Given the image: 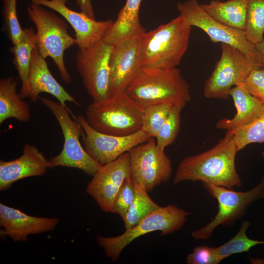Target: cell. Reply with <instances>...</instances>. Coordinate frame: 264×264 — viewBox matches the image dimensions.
I'll list each match as a JSON object with an SVG mask.
<instances>
[{"label": "cell", "instance_id": "obj_1", "mask_svg": "<svg viewBox=\"0 0 264 264\" xmlns=\"http://www.w3.org/2000/svg\"><path fill=\"white\" fill-rule=\"evenodd\" d=\"M238 152L234 135L225 134L210 149L183 158L177 168L174 184L201 181L228 189L241 186L235 166Z\"/></svg>", "mask_w": 264, "mask_h": 264}, {"label": "cell", "instance_id": "obj_2", "mask_svg": "<svg viewBox=\"0 0 264 264\" xmlns=\"http://www.w3.org/2000/svg\"><path fill=\"white\" fill-rule=\"evenodd\" d=\"M125 91L143 109L161 104L184 108L191 100L189 85L176 67H141Z\"/></svg>", "mask_w": 264, "mask_h": 264}, {"label": "cell", "instance_id": "obj_3", "mask_svg": "<svg viewBox=\"0 0 264 264\" xmlns=\"http://www.w3.org/2000/svg\"><path fill=\"white\" fill-rule=\"evenodd\" d=\"M192 26L181 15L139 37L141 67H176L186 52Z\"/></svg>", "mask_w": 264, "mask_h": 264}, {"label": "cell", "instance_id": "obj_4", "mask_svg": "<svg viewBox=\"0 0 264 264\" xmlns=\"http://www.w3.org/2000/svg\"><path fill=\"white\" fill-rule=\"evenodd\" d=\"M143 109L125 90L92 102L86 110V119L94 130L106 134L127 136L141 129Z\"/></svg>", "mask_w": 264, "mask_h": 264}, {"label": "cell", "instance_id": "obj_5", "mask_svg": "<svg viewBox=\"0 0 264 264\" xmlns=\"http://www.w3.org/2000/svg\"><path fill=\"white\" fill-rule=\"evenodd\" d=\"M29 19L34 24L36 46L44 58L50 57L55 64L62 80L72 82L64 62V53L75 44L68 33L67 25L59 16L44 6L32 3L26 9Z\"/></svg>", "mask_w": 264, "mask_h": 264}, {"label": "cell", "instance_id": "obj_6", "mask_svg": "<svg viewBox=\"0 0 264 264\" xmlns=\"http://www.w3.org/2000/svg\"><path fill=\"white\" fill-rule=\"evenodd\" d=\"M43 103L53 114L62 130L64 137L63 149L57 155L49 160L50 168L57 166L78 169L93 176L102 166L86 152L80 142L84 130L76 120L71 118L72 113L68 108L59 101L40 97Z\"/></svg>", "mask_w": 264, "mask_h": 264}, {"label": "cell", "instance_id": "obj_7", "mask_svg": "<svg viewBox=\"0 0 264 264\" xmlns=\"http://www.w3.org/2000/svg\"><path fill=\"white\" fill-rule=\"evenodd\" d=\"M190 214L175 205L170 204L160 207L121 235L114 237L97 236L96 239L107 257L115 262L123 249L138 237L156 231H161V235L174 233L182 227Z\"/></svg>", "mask_w": 264, "mask_h": 264}, {"label": "cell", "instance_id": "obj_8", "mask_svg": "<svg viewBox=\"0 0 264 264\" xmlns=\"http://www.w3.org/2000/svg\"><path fill=\"white\" fill-rule=\"evenodd\" d=\"M220 47V58L204 85L203 94L207 98L228 99L233 86L244 85L250 72L261 67L238 48L225 44Z\"/></svg>", "mask_w": 264, "mask_h": 264}, {"label": "cell", "instance_id": "obj_9", "mask_svg": "<svg viewBox=\"0 0 264 264\" xmlns=\"http://www.w3.org/2000/svg\"><path fill=\"white\" fill-rule=\"evenodd\" d=\"M204 188L215 198L218 210L213 219L204 226L192 232L195 240L210 239L219 225L230 226L242 218L250 204L264 198V176L256 186L245 192H237L224 187L202 183Z\"/></svg>", "mask_w": 264, "mask_h": 264}, {"label": "cell", "instance_id": "obj_10", "mask_svg": "<svg viewBox=\"0 0 264 264\" xmlns=\"http://www.w3.org/2000/svg\"><path fill=\"white\" fill-rule=\"evenodd\" d=\"M131 176L147 192L168 181L172 176V162L164 149L159 147L154 137L129 151Z\"/></svg>", "mask_w": 264, "mask_h": 264}, {"label": "cell", "instance_id": "obj_11", "mask_svg": "<svg viewBox=\"0 0 264 264\" xmlns=\"http://www.w3.org/2000/svg\"><path fill=\"white\" fill-rule=\"evenodd\" d=\"M114 47L101 40L76 54V69L92 102L109 97L110 60Z\"/></svg>", "mask_w": 264, "mask_h": 264}, {"label": "cell", "instance_id": "obj_12", "mask_svg": "<svg viewBox=\"0 0 264 264\" xmlns=\"http://www.w3.org/2000/svg\"><path fill=\"white\" fill-rule=\"evenodd\" d=\"M176 6L180 14L190 25L203 30L212 42L232 45L259 63L255 45L246 39L243 30L232 28L217 21L203 9L197 0L178 2Z\"/></svg>", "mask_w": 264, "mask_h": 264}, {"label": "cell", "instance_id": "obj_13", "mask_svg": "<svg viewBox=\"0 0 264 264\" xmlns=\"http://www.w3.org/2000/svg\"><path fill=\"white\" fill-rule=\"evenodd\" d=\"M76 119L84 130L82 138L84 149L102 165L115 160L132 148L152 138L141 130L127 136L102 133L92 129L83 115H79Z\"/></svg>", "mask_w": 264, "mask_h": 264}, {"label": "cell", "instance_id": "obj_14", "mask_svg": "<svg viewBox=\"0 0 264 264\" xmlns=\"http://www.w3.org/2000/svg\"><path fill=\"white\" fill-rule=\"evenodd\" d=\"M87 192L105 212H111L114 199L125 179L131 176L129 152L99 168L92 176Z\"/></svg>", "mask_w": 264, "mask_h": 264}, {"label": "cell", "instance_id": "obj_15", "mask_svg": "<svg viewBox=\"0 0 264 264\" xmlns=\"http://www.w3.org/2000/svg\"><path fill=\"white\" fill-rule=\"evenodd\" d=\"M32 3L46 7L59 14L75 32V44L79 49L88 48L102 40L113 23L111 20L96 21L82 12L66 6L67 0H31Z\"/></svg>", "mask_w": 264, "mask_h": 264}, {"label": "cell", "instance_id": "obj_16", "mask_svg": "<svg viewBox=\"0 0 264 264\" xmlns=\"http://www.w3.org/2000/svg\"><path fill=\"white\" fill-rule=\"evenodd\" d=\"M139 37L115 45L110 60L109 96L125 89L141 67Z\"/></svg>", "mask_w": 264, "mask_h": 264}, {"label": "cell", "instance_id": "obj_17", "mask_svg": "<svg viewBox=\"0 0 264 264\" xmlns=\"http://www.w3.org/2000/svg\"><path fill=\"white\" fill-rule=\"evenodd\" d=\"M50 168L49 160L33 145L25 144L19 158L0 161V190H5L20 179L44 175Z\"/></svg>", "mask_w": 264, "mask_h": 264}, {"label": "cell", "instance_id": "obj_18", "mask_svg": "<svg viewBox=\"0 0 264 264\" xmlns=\"http://www.w3.org/2000/svg\"><path fill=\"white\" fill-rule=\"evenodd\" d=\"M42 93L51 94L66 108L67 102L81 106L52 75L45 59L40 54L36 46L32 52L27 81V98H29L31 102H35L40 98V94Z\"/></svg>", "mask_w": 264, "mask_h": 264}, {"label": "cell", "instance_id": "obj_19", "mask_svg": "<svg viewBox=\"0 0 264 264\" xmlns=\"http://www.w3.org/2000/svg\"><path fill=\"white\" fill-rule=\"evenodd\" d=\"M58 222V218L32 216L0 203V225L4 233L15 242H24L29 235L52 231Z\"/></svg>", "mask_w": 264, "mask_h": 264}, {"label": "cell", "instance_id": "obj_20", "mask_svg": "<svg viewBox=\"0 0 264 264\" xmlns=\"http://www.w3.org/2000/svg\"><path fill=\"white\" fill-rule=\"evenodd\" d=\"M237 113L231 118L219 120L216 127L226 131L225 134L234 135L256 120L264 110V104L247 90L244 85L235 86L229 92Z\"/></svg>", "mask_w": 264, "mask_h": 264}, {"label": "cell", "instance_id": "obj_21", "mask_svg": "<svg viewBox=\"0 0 264 264\" xmlns=\"http://www.w3.org/2000/svg\"><path fill=\"white\" fill-rule=\"evenodd\" d=\"M142 0H127L117 18L104 35L102 41L116 45L129 38L140 36L146 32L139 20Z\"/></svg>", "mask_w": 264, "mask_h": 264}, {"label": "cell", "instance_id": "obj_22", "mask_svg": "<svg viewBox=\"0 0 264 264\" xmlns=\"http://www.w3.org/2000/svg\"><path fill=\"white\" fill-rule=\"evenodd\" d=\"M31 118L29 104L17 92L16 79L13 76L0 81V124L9 118L22 122H28Z\"/></svg>", "mask_w": 264, "mask_h": 264}, {"label": "cell", "instance_id": "obj_23", "mask_svg": "<svg viewBox=\"0 0 264 264\" xmlns=\"http://www.w3.org/2000/svg\"><path fill=\"white\" fill-rule=\"evenodd\" d=\"M36 46L35 32L32 27L23 29L19 42L11 47L13 64L18 72L22 85L19 93L22 99L27 98V85L32 52Z\"/></svg>", "mask_w": 264, "mask_h": 264}, {"label": "cell", "instance_id": "obj_24", "mask_svg": "<svg viewBox=\"0 0 264 264\" xmlns=\"http://www.w3.org/2000/svg\"><path fill=\"white\" fill-rule=\"evenodd\" d=\"M248 0H213L201 4L203 9L220 22L232 28L244 30Z\"/></svg>", "mask_w": 264, "mask_h": 264}, {"label": "cell", "instance_id": "obj_25", "mask_svg": "<svg viewBox=\"0 0 264 264\" xmlns=\"http://www.w3.org/2000/svg\"><path fill=\"white\" fill-rule=\"evenodd\" d=\"M134 183L135 197L123 221L125 230L132 228L145 217L161 207L150 198L145 190Z\"/></svg>", "mask_w": 264, "mask_h": 264}, {"label": "cell", "instance_id": "obj_26", "mask_svg": "<svg viewBox=\"0 0 264 264\" xmlns=\"http://www.w3.org/2000/svg\"><path fill=\"white\" fill-rule=\"evenodd\" d=\"M244 32L246 39L256 45L264 40V0H248Z\"/></svg>", "mask_w": 264, "mask_h": 264}, {"label": "cell", "instance_id": "obj_27", "mask_svg": "<svg viewBox=\"0 0 264 264\" xmlns=\"http://www.w3.org/2000/svg\"><path fill=\"white\" fill-rule=\"evenodd\" d=\"M250 225L248 221H244L236 234L224 244L216 247L217 256L220 263L232 254L247 252L256 245L264 244V241L249 238L246 231Z\"/></svg>", "mask_w": 264, "mask_h": 264}, {"label": "cell", "instance_id": "obj_28", "mask_svg": "<svg viewBox=\"0 0 264 264\" xmlns=\"http://www.w3.org/2000/svg\"><path fill=\"white\" fill-rule=\"evenodd\" d=\"M182 108L173 106L154 137L157 145L164 149L176 140L180 131Z\"/></svg>", "mask_w": 264, "mask_h": 264}, {"label": "cell", "instance_id": "obj_29", "mask_svg": "<svg viewBox=\"0 0 264 264\" xmlns=\"http://www.w3.org/2000/svg\"><path fill=\"white\" fill-rule=\"evenodd\" d=\"M172 107L169 104H161L144 108L141 130L151 137L154 138Z\"/></svg>", "mask_w": 264, "mask_h": 264}, {"label": "cell", "instance_id": "obj_30", "mask_svg": "<svg viewBox=\"0 0 264 264\" xmlns=\"http://www.w3.org/2000/svg\"><path fill=\"white\" fill-rule=\"evenodd\" d=\"M238 151L253 143L264 142V110L261 115L249 125L234 134Z\"/></svg>", "mask_w": 264, "mask_h": 264}, {"label": "cell", "instance_id": "obj_31", "mask_svg": "<svg viewBox=\"0 0 264 264\" xmlns=\"http://www.w3.org/2000/svg\"><path fill=\"white\" fill-rule=\"evenodd\" d=\"M3 8L2 15L4 27L13 44H17L22 34L17 12V0H2Z\"/></svg>", "mask_w": 264, "mask_h": 264}, {"label": "cell", "instance_id": "obj_32", "mask_svg": "<svg viewBox=\"0 0 264 264\" xmlns=\"http://www.w3.org/2000/svg\"><path fill=\"white\" fill-rule=\"evenodd\" d=\"M135 183L131 176L127 177L114 199L111 212L118 215L124 221L135 195Z\"/></svg>", "mask_w": 264, "mask_h": 264}, {"label": "cell", "instance_id": "obj_33", "mask_svg": "<svg viewBox=\"0 0 264 264\" xmlns=\"http://www.w3.org/2000/svg\"><path fill=\"white\" fill-rule=\"evenodd\" d=\"M188 264H218L216 247L207 245L196 247L186 257Z\"/></svg>", "mask_w": 264, "mask_h": 264}, {"label": "cell", "instance_id": "obj_34", "mask_svg": "<svg viewBox=\"0 0 264 264\" xmlns=\"http://www.w3.org/2000/svg\"><path fill=\"white\" fill-rule=\"evenodd\" d=\"M244 86L249 93L264 104V68L253 69L246 79Z\"/></svg>", "mask_w": 264, "mask_h": 264}, {"label": "cell", "instance_id": "obj_35", "mask_svg": "<svg viewBox=\"0 0 264 264\" xmlns=\"http://www.w3.org/2000/svg\"><path fill=\"white\" fill-rule=\"evenodd\" d=\"M81 11L89 17L95 19L91 0H75Z\"/></svg>", "mask_w": 264, "mask_h": 264}, {"label": "cell", "instance_id": "obj_36", "mask_svg": "<svg viewBox=\"0 0 264 264\" xmlns=\"http://www.w3.org/2000/svg\"><path fill=\"white\" fill-rule=\"evenodd\" d=\"M255 46L261 67L264 68V39Z\"/></svg>", "mask_w": 264, "mask_h": 264}, {"label": "cell", "instance_id": "obj_37", "mask_svg": "<svg viewBox=\"0 0 264 264\" xmlns=\"http://www.w3.org/2000/svg\"><path fill=\"white\" fill-rule=\"evenodd\" d=\"M262 156L263 158H264V151H263L262 153Z\"/></svg>", "mask_w": 264, "mask_h": 264}]
</instances>
